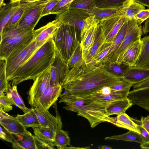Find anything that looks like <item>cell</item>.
<instances>
[{"mask_svg": "<svg viewBox=\"0 0 149 149\" xmlns=\"http://www.w3.org/2000/svg\"><path fill=\"white\" fill-rule=\"evenodd\" d=\"M104 66L108 71L122 78H123L125 72L129 67L123 63L120 64L114 63Z\"/></svg>", "mask_w": 149, "mask_h": 149, "instance_id": "40", "label": "cell"}, {"mask_svg": "<svg viewBox=\"0 0 149 149\" xmlns=\"http://www.w3.org/2000/svg\"><path fill=\"white\" fill-rule=\"evenodd\" d=\"M128 22H125L119 30L113 41L107 54L102 60L99 65L102 64L104 65L109 63L124 39L127 31Z\"/></svg>", "mask_w": 149, "mask_h": 149, "instance_id": "23", "label": "cell"}, {"mask_svg": "<svg viewBox=\"0 0 149 149\" xmlns=\"http://www.w3.org/2000/svg\"><path fill=\"white\" fill-rule=\"evenodd\" d=\"M134 89H137L149 87V78L141 83L133 85Z\"/></svg>", "mask_w": 149, "mask_h": 149, "instance_id": "49", "label": "cell"}, {"mask_svg": "<svg viewBox=\"0 0 149 149\" xmlns=\"http://www.w3.org/2000/svg\"><path fill=\"white\" fill-rule=\"evenodd\" d=\"M149 78V69L129 66L125 72L123 79L133 85Z\"/></svg>", "mask_w": 149, "mask_h": 149, "instance_id": "19", "label": "cell"}, {"mask_svg": "<svg viewBox=\"0 0 149 149\" xmlns=\"http://www.w3.org/2000/svg\"><path fill=\"white\" fill-rule=\"evenodd\" d=\"M6 60L0 58V96L7 90L8 84L6 74Z\"/></svg>", "mask_w": 149, "mask_h": 149, "instance_id": "36", "label": "cell"}, {"mask_svg": "<svg viewBox=\"0 0 149 149\" xmlns=\"http://www.w3.org/2000/svg\"><path fill=\"white\" fill-rule=\"evenodd\" d=\"M105 140H116L138 143L140 144L143 143V139L139 133L132 130H129L125 134L106 137Z\"/></svg>", "mask_w": 149, "mask_h": 149, "instance_id": "32", "label": "cell"}, {"mask_svg": "<svg viewBox=\"0 0 149 149\" xmlns=\"http://www.w3.org/2000/svg\"><path fill=\"white\" fill-rule=\"evenodd\" d=\"M50 68L38 76L34 81L28 92L29 103L32 106L35 99H38L50 84Z\"/></svg>", "mask_w": 149, "mask_h": 149, "instance_id": "11", "label": "cell"}, {"mask_svg": "<svg viewBox=\"0 0 149 149\" xmlns=\"http://www.w3.org/2000/svg\"><path fill=\"white\" fill-rule=\"evenodd\" d=\"M143 43L141 51L134 66L149 69V36L141 39Z\"/></svg>", "mask_w": 149, "mask_h": 149, "instance_id": "28", "label": "cell"}, {"mask_svg": "<svg viewBox=\"0 0 149 149\" xmlns=\"http://www.w3.org/2000/svg\"><path fill=\"white\" fill-rule=\"evenodd\" d=\"M90 15L86 11L69 9L57 15L55 19L62 23L74 27L76 30L77 39L80 42L87 18Z\"/></svg>", "mask_w": 149, "mask_h": 149, "instance_id": "9", "label": "cell"}, {"mask_svg": "<svg viewBox=\"0 0 149 149\" xmlns=\"http://www.w3.org/2000/svg\"><path fill=\"white\" fill-rule=\"evenodd\" d=\"M142 45L140 39L130 46L124 54L122 63L130 67L135 66L140 56Z\"/></svg>", "mask_w": 149, "mask_h": 149, "instance_id": "22", "label": "cell"}, {"mask_svg": "<svg viewBox=\"0 0 149 149\" xmlns=\"http://www.w3.org/2000/svg\"><path fill=\"white\" fill-rule=\"evenodd\" d=\"M55 51V60L50 67V83L52 86L61 85L65 75L69 70L68 64L64 61L58 53L56 50Z\"/></svg>", "mask_w": 149, "mask_h": 149, "instance_id": "13", "label": "cell"}, {"mask_svg": "<svg viewBox=\"0 0 149 149\" xmlns=\"http://www.w3.org/2000/svg\"><path fill=\"white\" fill-rule=\"evenodd\" d=\"M34 135L40 138L54 141L56 132L49 127L40 126L32 128Z\"/></svg>", "mask_w": 149, "mask_h": 149, "instance_id": "35", "label": "cell"}, {"mask_svg": "<svg viewBox=\"0 0 149 149\" xmlns=\"http://www.w3.org/2000/svg\"><path fill=\"white\" fill-rule=\"evenodd\" d=\"M40 47L34 39L9 55L6 59V74L8 81L18 68L25 63Z\"/></svg>", "mask_w": 149, "mask_h": 149, "instance_id": "5", "label": "cell"}, {"mask_svg": "<svg viewBox=\"0 0 149 149\" xmlns=\"http://www.w3.org/2000/svg\"><path fill=\"white\" fill-rule=\"evenodd\" d=\"M133 105L128 98L114 100L107 107V114L110 116L111 115H118L125 113L126 111Z\"/></svg>", "mask_w": 149, "mask_h": 149, "instance_id": "25", "label": "cell"}, {"mask_svg": "<svg viewBox=\"0 0 149 149\" xmlns=\"http://www.w3.org/2000/svg\"><path fill=\"white\" fill-rule=\"evenodd\" d=\"M122 79L108 71L102 64L95 65L90 63L69 69L61 86L68 94L84 97L104 86L116 84Z\"/></svg>", "mask_w": 149, "mask_h": 149, "instance_id": "1", "label": "cell"}, {"mask_svg": "<svg viewBox=\"0 0 149 149\" xmlns=\"http://www.w3.org/2000/svg\"><path fill=\"white\" fill-rule=\"evenodd\" d=\"M12 147L15 149H37L34 136L29 132L22 135H16Z\"/></svg>", "mask_w": 149, "mask_h": 149, "instance_id": "26", "label": "cell"}, {"mask_svg": "<svg viewBox=\"0 0 149 149\" xmlns=\"http://www.w3.org/2000/svg\"><path fill=\"white\" fill-rule=\"evenodd\" d=\"M86 98L87 102L77 112V115L86 119L92 128L101 123L107 122L110 116L107 114L106 108L110 103H99Z\"/></svg>", "mask_w": 149, "mask_h": 149, "instance_id": "6", "label": "cell"}, {"mask_svg": "<svg viewBox=\"0 0 149 149\" xmlns=\"http://www.w3.org/2000/svg\"><path fill=\"white\" fill-rule=\"evenodd\" d=\"M143 34L142 27L138 24L136 20H129L124 39L119 47L107 65L114 63L120 64L125 51L133 43L141 39Z\"/></svg>", "mask_w": 149, "mask_h": 149, "instance_id": "7", "label": "cell"}, {"mask_svg": "<svg viewBox=\"0 0 149 149\" xmlns=\"http://www.w3.org/2000/svg\"><path fill=\"white\" fill-rule=\"evenodd\" d=\"M105 39L104 33L98 24L94 41L92 47L88 51H83V64L93 62L102 46L104 44Z\"/></svg>", "mask_w": 149, "mask_h": 149, "instance_id": "15", "label": "cell"}, {"mask_svg": "<svg viewBox=\"0 0 149 149\" xmlns=\"http://www.w3.org/2000/svg\"><path fill=\"white\" fill-rule=\"evenodd\" d=\"M145 9L144 6L133 0L123 6L122 11L124 15L129 20H135V15L140 11Z\"/></svg>", "mask_w": 149, "mask_h": 149, "instance_id": "31", "label": "cell"}, {"mask_svg": "<svg viewBox=\"0 0 149 149\" xmlns=\"http://www.w3.org/2000/svg\"><path fill=\"white\" fill-rule=\"evenodd\" d=\"M37 149H55L53 141L43 139L33 135Z\"/></svg>", "mask_w": 149, "mask_h": 149, "instance_id": "43", "label": "cell"}, {"mask_svg": "<svg viewBox=\"0 0 149 149\" xmlns=\"http://www.w3.org/2000/svg\"><path fill=\"white\" fill-rule=\"evenodd\" d=\"M33 30L19 29L17 25L4 28L0 36V58H6L13 52L34 39Z\"/></svg>", "mask_w": 149, "mask_h": 149, "instance_id": "3", "label": "cell"}, {"mask_svg": "<svg viewBox=\"0 0 149 149\" xmlns=\"http://www.w3.org/2000/svg\"><path fill=\"white\" fill-rule=\"evenodd\" d=\"M140 146L141 149H149V142L143 143Z\"/></svg>", "mask_w": 149, "mask_h": 149, "instance_id": "54", "label": "cell"}, {"mask_svg": "<svg viewBox=\"0 0 149 149\" xmlns=\"http://www.w3.org/2000/svg\"><path fill=\"white\" fill-rule=\"evenodd\" d=\"M0 105L5 112L9 111L13 109V107L6 95L3 93L0 96Z\"/></svg>", "mask_w": 149, "mask_h": 149, "instance_id": "46", "label": "cell"}, {"mask_svg": "<svg viewBox=\"0 0 149 149\" xmlns=\"http://www.w3.org/2000/svg\"><path fill=\"white\" fill-rule=\"evenodd\" d=\"M129 20L123 15L105 38L104 43H109L113 42L114 38L122 26L125 22Z\"/></svg>", "mask_w": 149, "mask_h": 149, "instance_id": "41", "label": "cell"}, {"mask_svg": "<svg viewBox=\"0 0 149 149\" xmlns=\"http://www.w3.org/2000/svg\"><path fill=\"white\" fill-rule=\"evenodd\" d=\"M55 49L52 39L41 46L14 73L9 81H11L12 87L17 86L27 80L34 81L50 68L55 60Z\"/></svg>", "mask_w": 149, "mask_h": 149, "instance_id": "2", "label": "cell"}, {"mask_svg": "<svg viewBox=\"0 0 149 149\" xmlns=\"http://www.w3.org/2000/svg\"><path fill=\"white\" fill-rule=\"evenodd\" d=\"M5 93L12 105L17 106L24 113L30 110L31 109H29L25 106L23 100L18 93L17 86L11 87L8 84V89Z\"/></svg>", "mask_w": 149, "mask_h": 149, "instance_id": "27", "label": "cell"}, {"mask_svg": "<svg viewBox=\"0 0 149 149\" xmlns=\"http://www.w3.org/2000/svg\"><path fill=\"white\" fill-rule=\"evenodd\" d=\"M20 4L21 1L10 2L0 8V36L9 20L19 8Z\"/></svg>", "mask_w": 149, "mask_h": 149, "instance_id": "20", "label": "cell"}, {"mask_svg": "<svg viewBox=\"0 0 149 149\" xmlns=\"http://www.w3.org/2000/svg\"><path fill=\"white\" fill-rule=\"evenodd\" d=\"M140 123L149 132V122L146 121L141 118L139 120Z\"/></svg>", "mask_w": 149, "mask_h": 149, "instance_id": "52", "label": "cell"}, {"mask_svg": "<svg viewBox=\"0 0 149 149\" xmlns=\"http://www.w3.org/2000/svg\"><path fill=\"white\" fill-rule=\"evenodd\" d=\"M32 107L41 126L48 127L56 132L62 129V123L59 114L55 116L46 109L36 99L33 101Z\"/></svg>", "mask_w": 149, "mask_h": 149, "instance_id": "10", "label": "cell"}, {"mask_svg": "<svg viewBox=\"0 0 149 149\" xmlns=\"http://www.w3.org/2000/svg\"><path fill=\"white\" fill-rule=\"evenodd\" d=\"M141 118L143 120L149 122V115L146 117H141Z\"/></svg>", "mask_w": 149, "mask_h": 149, "instance_id": "56", "label": "cell"}, {"mask_svg": "<svg viewBox=\"0 0 149 149\" xmlns=\"http://www.w3.org/2000/svg\"><path fill=\"white\" fill-rule=\"evenodd\" d=\"M73 0H61L52 9L51 14L57 15L68 10Z\"/></svg>", "mask_w": 149, "mask_h": 149, "instance_id": "42", "label": "cell"}, {"mask_svg": "<svg viewBox=\"0 0 149 149\" xmlns=\"http://www.w3.org/2000/svg\"><path fill=\"white\" fill-rule=\"evenodd\" d=\"M123 8H99L96 6L88 12L90 16H94L96 19L100 21L104 18L122 11Z\"/></svg>", "mask_w": 149, "mask_h": 149, "instance_id": "30", "label": "cell"}, {"mask_svg": "<svg viewBox=\"0 0 149 149\" xmlns=\"http://www.w3.org/2000/svg\"><path fill=\"white\" fill-rule=\"evenodd\" d=\"M133 0H96V6L103 8H118L130 3Z\"/></svg>", "mask_w": 149, "mask_h": 149, "instance_id": "34", "label": "cell"}, {"mask_svg": "<svg viewBox=\"0 0 149 149\" xmlns=\"http://www.w3.org/2000/svg\"><path fill=\"white\" fill-rule=\"evenodd\" d=\"M82 53L83 51L80 45L68 62L69 69L73 67H80L83 64Z\"/></svg>", "mask_w": 149, "mask_h": 149, "instance_id": "39", "label": "cell"}, {"mask_svg": "<svg viewBox=\"0 0 149 149\" xmlns=\"http://www.w3.org/2000/svg\"><path fill=\"white\" fill-rule=\"evenodd\" d=\"M100 21L94 16H91L87 18L80 42L83 51H88L92 47Z\"/></svg>", "mask_w": 149, "mask_h": 149, "instance_id": "12", "label": "cell"}, {"mask_svg": "<svg viewBox=\"0 0 149 149\" xmlns=\"http://www.w3.org/2000/svg\"><path fill=\"white\" fill-rule=\"evenodd\" d=\"M96 0H74L69 9L83 10L88 12L96 6Z\"/></svg>", "mask_w": 149, "mask_h": 149, "instance_id": "37", "label": "cell"}, {"mask_svg": "<svg viewBox=\"0 0 149 149\" xmlns=\"http://www.w3.org/2000/svg\"><path fill=\"white\" fill-rule=\"evenodd\" d=\"M61 0H50L44 8L41 15V17L51 14V12L53 8Z\"/></svg>", "mask_w": 149, "mask_h": 149, "instance_id": "48", "label": "cell"}, {"mask_svg": "<svg viewBox=\"0 0 149 149\" xmlns=\"http://www.w3.org/2000/svg\"><path fill=\"white\" fill-rule=\"evenodd\" d=\"M62 23L55 19L45 26L33 30L34 40L38 47H40L53 38Z\"/></svg>", "mask_w": 149, "mask_h": 149, "instance_id": "14", "label": "cell"}, {"mask_svg": "<svg viewBox=\"0 0 149 149\" xmlns=\"http://www.w3.org/2000/svg\"><path fill=\"white\" fill-rule=\"evenodd\" d=\"M50 0H40L29 2L22 17L17 25V28L33 31L39 20L44 8Z\"/></svg>", "mask_w": 149, "mask_h": 149, "instance_id": "8", "label": "cell"}, {"mask_svg": "<svg viewBox=\"0 0 149 149\" xmlns=\"http://www.w3.org/2000/svg\"><path fill=\"white\" fill-rule=\"evenodd\" d=\"M100 149H112V148L109 146L106 145L100 146L98 147Z\"/></svg>", "mask_w": 149, "mask_h": 149, "instance_id": "55", "label": "cell"}, {"mask_svg": "<svg viewBox=\"0 0 149 149\" xmlns=\"http://www.w3.org/2000/svg\"><path fill=\"white\" fill-rule=\"evenodd\" d=\"M18 120L26 128L41 126L33 108L22 115L17 114L16 117Z\"/></svg>", "mask_w": 149, "mask_h": 149, "instance_id": "29", "label": "cell"}, {"mask_svg": "<svg viewBox=\"0 0 149 149\" xmlns=\"http://www.w3.org/2000/svg\"><path fill=\"white\" fill-rule=\"evenodd\" d=\"M130 90L126 89L118 91L112 90L111 93L108 95L102 94L96 91L85 97L93 101L100 103H109L115 100L127 98Z\"/></svg>", "mask_w": 149, "mask_h": 149, "instance_id": "16", "label": "cell"}, {"mask_svg": "<svg viewBox=\"0 0 149 149\" xmlns=\"http://www.w3.org/2000/svg\"><path fill=\"white\" fill-rule=\"evenodd\" d=\"M28 4L27 2L21 1L19 8L10 19L4 28L17 25L22 17Z\"/></svg>", "mask_w": 149, "mask_h": 149, "instance_id": "38", "label": "cell"}, {"mask_svg": "<svg viewBox=\"0 0 149 149\" xmlns=\"http://www.w3.org/2000/svg\"><path fill=\"white\" fill-rule=\"evenodd\" d=\"M135 18L138 24L141 25L142 23L149 18V9L141 10L135 15Z\"/></svg>", "mask_w": 149, "mask_h": 149, "instance_id": "47", "label": "cell"}, {"mask_svg": "<svg viewBox=\"0 0 149 149\" xmlns=\"http://www.w3.org/2000/svg\"><path fill=\"white\" fill-rule=\"evenodd\" d=\"M127 98L133 105H137L149 111V87L129 91Z\"/></svg>", "mask_w": 149, "mask_h": 149, "instance_id": "18", "label": "cell"}, {"mask_svg": "<svg viewBox=\"0 0 149 149\" xmlns=\"http://www.w3.org/2000/svg\"><path fill=\"white\" fill-rule=\"evenodd\" d=\"M52 40L55 50L64 61L68 62L80 45L75 28L62 23L54 36Z\"/></svg>", "mask_w": 149, "mask_h": 149, "instance_id": "4", "label": "cell"}, {"mask_svg": "<svg viewBox=\"0 0 149 149\" xmlns=\"http://www.w3.org/2000/svg\"><path fill=\"white\" fill-rule=\"evenodd\" d=\"M54 142L55 146L58 149H67V146L70 144V139L67 131L61 129L56 133Z\"/></svg>", "mask_w": 149, "mask_h": 149, "instance_id": "33", "label": "cell"}, {"mask_svg": "<svg viewBox=\"0 0 149 149\" xmlns=\"http://www.w3.org/2000/svg\"><path fill=\"white\" fill-rule=\"evenodd\" d=\"M131 119L137 124V128L143 139V143L149 142V132L141 125L139 120L131 118Z\"/></svg>", "mask_w": 149, "mask_h": 149, "instance_id": "44", "label": "cell"}, {"mask_svg": "<svg viewBox=\"0 0 149 149\" xmlns=\"http://www.w3.org/2000/svg\"><path fill=\"white\" fill-rule=\"evenodd\" d=\"M4 0H0V8L3 5Z\"/></svg>", "mask_w": 149, "mask_h": 149, "instance_id": "57", "label": "cell"}, {"mask_svg": "<svg viewBox=\"0 0 149 149\" xmlns=\"http://www.w3.org/2000/svg\"><path fill=\"white\" fill-rule=\"evenodd\" d=\"M133 85V84L129 81L123 79L120 82L110 87L112 90L118 91L130 89Z\"/></svg>", "mask_w": 149, "mask_h": 149, "instance_id": "45", "label": "cell"}, {"mask_svg": "<svg viewBox=\"0 0 149 149\" xmlns=\"http://www.w3.org/2000/svg\"><path fill=\"white\" fill-rule=\"evenodd\" d=\"M22 0H10V2H15L22 1Z\"/></svg>", "mask_w": 149, "mask_h": 149, "instance_id": "58", "label": "cell"}, {"mask_svg": "<svg viewBox=\"0 0 149 149\" xmlns=\"http://www.w3.org/2000/svg\"><path fill=\"white\" fill-rule=\"evenodd\" d=\"M143 34L145 35L149 32V18L145 22L142 28Z\"/></svg>", "mask_w": 149, "mask_h": 149, "instance_id": "51", "label": "cell"}, {"mask_svg": "<svg viewBox=\"0 0 149 149\" xmlns=\"http://www.w3.org/2000/svg\"><path fill=\"white\" fill-rule=\"evenodd\" d=\"M136 1L149 8V0H135Z\"/></svg>", "mask_w": 149, "mask_h": 149, "instance_id": "53", "label": "cell"}, {"mask_svg": "<svg viewBox=\"0 0 149 149\" xmlns=\"http://www.w3.org/2000/svg\"><path fill=\"white\" fill-rule=\"evenodd\" d=\"M0 138L9 142L13 143V141L12 138V136L8 135L3 130L2 128L0 127Z\"/></svg>", "mask_w": 149, "mask_h": 149, "instance_id": "50", "label": "cell"}, {"mask_svg": "<svg viewBox=\"0 0 149 149\" xmlns=\"http://www.w3.org/2000/svg\"><path fill=\"white\" fill-rule=\"evenodd\" d=\"M107 122L113 124L117 127L132 130L139 133L137 124L134 122L125 113L117 115L114 117L108 118ZM140 134V133H139Z\"/></svg>", "mask_w": 149, "mask_h": 149, "instance_id": "24", "label": "cell"}, {"mask_svg": "<svg viewBox=\"0 0 149 149\" xmlns=\"http://www.w3.org/2000/svg\"><path fill=\"white\" fill-rule=\"evenodd\" d=\"M63 88L61 85L52 86L50 84L42 95L36 99L45 108L49 110L61 94Z\"/></svg>", "mask_w": 149, "mask_h": 149, "instance_id": "17", "label": "cell"}, {"mask_svg": "<svg viewBox=\"0 0 149 149\" xmlns=\"http://www.w3.org/2000/svg\"><path fill=\"white\" fill-rule=\"evenodd\" d=\"M1 125L9 134L22 135L28 133L26 128L17 119L16 117L11 116L0 120Z\"/></svg>", "mask_w": 149, "mask_h": 149, "instance_id": "21", "label": "cell"}]
</instances>
